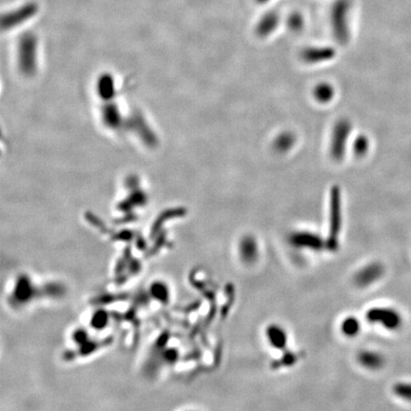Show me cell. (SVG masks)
Masks as SVG:
<instances>
[{
	"label": "cell",
	"instance_id": "1",
	"mask_svg": "<svg viewBox=\"0 0 411 411\" xmlns=\"http://www.w3.org/2000/svg\"><path fill=\"white\" fill-rule=\"evenodd\" d=\"M341 193L337 186H333L330 192V223L327 247L334 251L338 247V234L341 229Z\"/></svg>",
	"mask_w": 411,
	"mask_h": 411
},
{
	"label": "cell",
	"instance_id": "2",
	"mask_svg": "<svg viewBox=\"0 0 411 411\" xmlns=\"http://www.w3.org/2000/svg\"><path fill=\"white\" fill-rule=\"evenodd\" d=\"M351 123L347 119H341L334 127L331 138L330 153L334 160L340 161L345 156L346 143L351 132Z\"/></svg>",
	"mask_w": 411,
	"mask_h": 411
},
{
	"label": "cell",
	"instance_id": "3",
	"mask_svg": "<svg viewBox=\"0 0 411 411\" xmlns=\"http://www.w3.org/2000/svg\"><path fill=\"white\" fill-rule=\"evenodd\" d=\"M366 319L368 322L379 324L388 330H397L403 324L400 313L390 308H372L367 311Z\"/></svg>",
	"mask_w": 411,
	"mask_h": 411
},
{
	"label": "cell",
	"instance_id": "4",
	"mask_svg": "<svg viewBox=\"0 0 411 411\" xmlns=\"http://www.w3.org/2000/svg\"><path fill=\"white\" fill-rule=\"evenodd\" d=\"M385 268L382 264L374 262L361 268L354 276L355 284L360 288L369 287L378 281L384 274Z\"/></svg>",
	"mask_w": 411,
	"mask_h": 411
},
{
	"label": "cell",
	"instance_id": "5",
	"mask_svg": "<svg viewBox=\"0 0 411 411\" xmlns=\"http://www.w3.org/2000/svg\"><path fill=\"white\" fill-rule=\"evenodd\" d=\"M290 242L292 246L296 247H305L313 250H320L327 243L317 234L310 231H298L291 234Z\"/></svg>",
	"mask_w": 411,
	"mask_h": 411
},
{
	"label": "cell",
	"instance_id": "6",
	"mask_svg": "<svg viewBox=\"0 0 411 411\" xmlns=\"http://www.w3.org/2000/svg\"><path fill=\"white\" fill-rule=\"evenodd\" d=\"M335 56V51L329 47H319V48H310L304 50L302 53V58L307 63L317 64L321 62H326L332 59Z\"/></svg>",
	"mask_w": 411,
	"mask_h": 411
},
{
	"label": "cell",
	"instance_id": "7",
	"mask_svg": "<svg viewBox=\"0 0 411 411\" xmlns=\"http://www.w3.org/2000/svg\"><path fill=\"white\" fill-rule=\"evenodd\" d=\"M239 251L241 259L247 264H252L258 258V245L254 237L245 236L240 241Z\"/></svg>",
	"mask_w": 411,
	"mask_h": 411
},
{
	"label": "cell",
	"instance_id": "8",
	"mask_svg": "<svg viewBox=\"0 0 411 411\" xmlns=\"http://www.w3.org/2000/svg\"><path fill=\"white\" fill-rule=\"evenodd\" d=\"M266 337L269 344L277 349L284 350L288 343V336L285 329L278 325H270L266 329Z\"/></svg>",
	"mask_w": 411,
	"mask_h": 411
},
{
	"label": "cell",
	"instance_id": "9",
	"mask_svg": "<svg viewBox=\"0 0 411 411\" xmlns=\"http://www.w3.org/2000/svg\"><path fill=\"white\" fill-rule=\"evenodd\" d=\"M358 362L367 369L377 370L384 365L385 358L382 354L376 351L364 350L359 353Z\"/></svg>",
	"mask_w": 411,
	"mask_h": 411
},
{
	"label": "cell",
	"instance_id": "10",
	"mask_svg": "<svg viewBox=\"0 0 411 411\" xmlns=\"http://www.w3.org/2000/svg\"><path fill=\"white\" fill-rule=\"evenodd\" d=\"M361 329V324L359 320L354 316H348L345 318L341 324L342 333L349 338L357 336Z\"/></svg>",
	"mask_w": 411,
	"mask_h": 411
},
{
	"label": "cell",
	"instance_id": "11",
	"mask_svg": "<svg viewBox=\"0 0 411 411\" xmlns=\"http://www.w3.org/2000/svg\"><path fill=\"white\" fill-rule=\"evenodd\" d=\"M334 89L329 83H320L314 89V97L320 103H329L334 97Z\"/></svg>",
	"mask_w": 411,
	"mask_h": 411
},
{
	"label": "cell",
	"instance_id": "12",
	"mask_svg": "<svg viewBox=\"0 0 411 411\" xmlns=\"http://www.w3.org/2000/svg\"><path fill=\"white\" fill-rule=\"evenodd\" d=\"M295 137L290 132H284L277 137L274 142V148L278 152H287L293 147Z\"/></svg>",
	"mask_w": 411,
	"mask_h": 411
},
{
	"label": "cell",
	"instance_id": "13",
	"mask_svg": "<svg viewBox=\"0 0 411 411\" xmlns=\"http://www.w3.org/2000/svg\"><path fill=\"white\" fill-rule=\"evenodd\" d=\"M369 148V142L366 136L359 135L353 142V150L355 155L363 156L364 155Z\"/></svg>",
	"mask_w": 411,
	"mask_h": 411
},
{
	"label": "cell",
	"instance_id": "14",
	"mask_svg": "<svg viewBox=\"0 0 411 411\" xmlns=\"http://www.w3.org/2000/svg\"><path fill=\"white\" fill-rule=\"evenodd\" d=\"M396 396L406 401H411V383H398L393 387Z\"/></svg>",
	"mask_w": 411,
	"mask_h": 411
},
{
	"label": "cell",
	"instance_id": "15",
	"mask_svg": "<svg viewBox=\"0 0 411 411\" xmlns=\"http://www.w3.org/2000/svg\"><path fill=\"white\" fill-rule=\"evenodd\" d=\"M296 361L297 357L293 353L287 352V353H285V355L283 356V358L281 360L273 363L272 367L273 368H277L279 366H284V365H291V364H293Z\"/></svg>",
	"mask_w": 411,
	"mask_h": 411
},
{
	"label": "cell",
	"instance_id": "16",
	"mask_svg": "<svg viewBox=\"0 0 411 411\" xmlns=\"http://www.w3.org/2000/svg\"><path fill=\"white\" fill-rule=\"evenodd\" d=\"M275 25H276L275 18L269 17V18H267V20L266 19L259 28V33L261 35L268 34L270 32H272L273 28H275Z\"/></svg>",
	"mask_w": 411,
	"mask_h": 411
}]
</instances>
